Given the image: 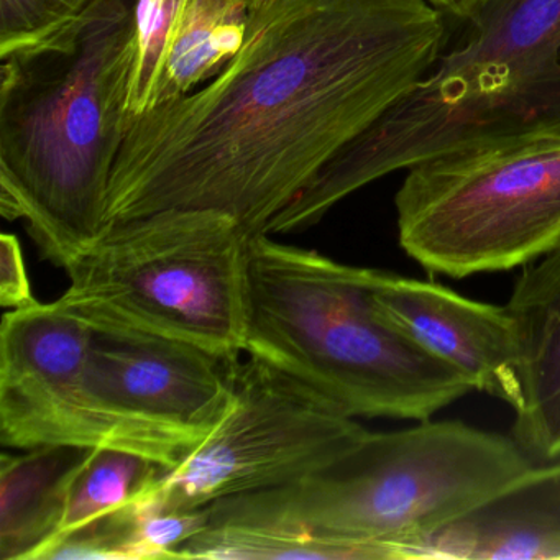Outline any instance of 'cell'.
Returning <instances> with one entry per match:
<instances>
[{"mask_svg":"<svg viewBox=\"0 0 560 560\" xmlns=\"http://www.w3.org/2000/svg\"><path fill=\"white\" fill-rule=\"evenodd\" d=\"M534 460L514 438L462 421L366 432L303 480L209 504L211 520L268 521L347 542L398 547L406 560Z\"/></svg>","mask_w":560,"mask_h":560,"instance_id":"4","label":"cell"},{"mask_svg":"<svg viewBox=\"0 0 560 560\" xmlns=\"http://www.w3.org/2000/svg\"><path fill=\"white\" fill-rule=\"evenodd\" d=\"M234 60L196 93L127 116L106 229L208 209L250 235L428 77L447 22L425 0H258ZM104 229V231H106Z\"/></svg>","mask_w":560,"mask_h":560,"instance_id":"1","label":"cell"},{"mask_svg":"<svg viewBox=\"0 0 560 560\" xmlns=\"http://www.w3.org/2000/svg\"><path fill=\"white\" fill-rule=\"evenodd\" d=\"M93 327L55 301L11 310L0 324V442L101 447L86 366Z\"/></svg>","mask_w":560,"mask_h":560,"instance_id":"10","label":"cell"},{"mask_svg":"<svg viewBox=\"0 0 560 560\" xmlns=\"http://www.w3.org/2000/svg\"><path fill=\"white\" fill-rule=\"evenodd\" d=\"M506 307L521 352L514 441L534 462L560 460V242L524 265Z\"/></svg>","mask_w":560,"mask_h":560,"instance_id":"14","label":"cell"},{"mask_svg":"<svg viewBox=\"0 0 560 560\" xmlns=\"http://www.w3.org/2000/svg\"><path fill=\"white\" fill-rule=\"evenodd\" d=\"M176 559L208 560H406L386 544L324 539L288 524L268 521L211 520L183 544Z\"/></svg>","mask_w":560,"mask_h":560,"instance_id":"17","label":"cell"},{"mask_svg":"<svg viewBox=\"0 0 560 560\" xmlns=\"http://www.w3.org/2000/svg\"><path fill=\"white\" fill-rule=\"evenodd\" d=\"M241 360L162 337L93 329L86 389L101 447L172 470L228 415Z\"/></svg>","mask_w":560,"mask_h":560,"instance_id":"8","label":"cell"},{"mask_svg":"<svg viewBox=\"0 0 560 560\" xmlns=\"http://www.w3.org/2000/svg\"><path fill=\"white\" fill-rule=\"evenodd\" d=\"M165 471V467L142 455L117 448H94L71 488L60 533L38 560L74 530L136 503Z\"/></svg>","mask_w":560,"mask_h":560,"instance_id":"18","label":"cell"},{"mask_svg":"<svg viewBox=\"0 0 560 560\" xmlns=\"http://www.w3.org/2000/svg\"><path fill=\"white\" fill-rule=\"evenodd\" d=\"M96 447L44 445L0 457V560H38L60 533L71 488Z\"/></svg>","mask_w":560,"mask_h":560,"instance_id":"15","label":"cell"},{"mask_svg":"<svg viewBox=\"0 0 560 560\" xmlns=\"http://www.w3.org/2000/svg\"><path fill=\"white\" fill-rule=\"evenodd\" d=\"M366 432L306 383L247 355L221 424L142 500L160 510H198L287 487L336 460Z\"/></svg>","mask_w":560,"mask_h":560,"instance_id":"7","label":"cell"},{"mask_svg":"<svg viewBox=\"0 0 560 560\" xmlns=\"http://www.w3.org/2000/svg\"><path fill=\"white\" fill-rule=\"evenodd\" d=\"M560 133V68L455 104L395 103L334 155L270 222L271 234L316 225L334 206L370 183L448 150L490 140Z\"/></svg>","mask_w":560,"mask_h":560,"instance_id":"9","label":"cell"},{"mask_svg":"<svg viewBox=\"0 0 560 560\" xmlns=\"http://www.w3.org/2000/svg\"><path fill=\"white\" fill-rule=\"evenodd\" d=\"M38 303L32 294L27 267L19 238L12 234L0 237V304L8 310H21Z\"/></svg>","mask_w":560,"mask_h":560,"instance_id":"21","label":"cell"},{"mask_svg":"<svg viewBox=\"0 0 560 560\" xmlns=\"http://www.w3.org/2000/svg\"><path fill=\"white\" fill-rule=\"evenodd\" d=\"M445 22L447 38L434 68L396 103H460L560 67V0H468Z\"/></svg>","mask_w":560,"mask_h":560,"instance_id":"12","label":"cell"},{"mask_svg":"<svg viewBox=\"0 0 560 560\" xmlns=\"http://www.w3.org/2000/svg\"><path fill=\"white\" fill-rule=\"evenodd\" d=\"M245 353L323 395L350 418L425 421L475 392L373 306L370 268L252 235Z\"/></svg>","mask_w":560,"mask_h":560,"instance_id":"3","label":"cell"},{"mask_svg":"<svg viewBox=\"0 0 560 560\" xmlns=\"http://www.w3.org/2000/svg\"><path fill=\"white\" fill-rule=\"evenodd\" d=\"M416 559H560V460L533 465L445 524Z\"/></svg>","mask_w":560,"mask_h":560,"instance_id":"13","label":"cell"},{"mask_svg":"<svg viewBox=\"0 0 560 560\" xmlns=\"http://www.w3.org/2000/svg\"><path fill=\"white\" fill-rule=\"evenodd\" d=\"M248 2H250V4H255V2H258V0H248Z\"/></svg>","mask_w":560,"mask_h":560,"instance_id":"23","label":"cell"},{"mask_svg":"<svg viewBox=\"0 0 560 560\" xmlns=\"http://www.w3.org/2000/svg\"><path fill=\"white\" fill-rule=\"evenodd\" d=\"M250 11L248 0H186L150 110L221 74L244 45Z\"/></svg>","mask_w":560,"mask_h":560,"instance_id":"16","label":"cell"},{"mask_svg":"<svg viewBox=\"0 0 560 560\" xmlns=\"http://www.w3.org/2000/svg\"><path fill=\"white\" fill-rule=\"evenodd\" d=\"M186 0H139L137 2V57L130 84L129 117L142 116L152 107L162 77L170 42Z\"/></svg>","mask_w":560,"mask_h":560,"instance_id":"19","label":"cell"},{"mask_svg":"<svg viewBox=\"0 0 560 560\" xmlns=\"http://www.w3.org/2000/svg\"><path fill=\"white\" fill-rule=\"evenodd\" d=\"M93 4L94 0H0V60L57 37Z\"/></svg>","mask_w":560,"mask_h":560,"instance_id":"20","label":"cell"},{"mask_svg":"<svg viewBox=\"0 0 560 560\" xmlns=\"http://www.w3.org/2000/svg\"><path fill=\"white\" fill-rule=\"evenodd\" d=\"M406 172L399 247L429 273L514 270L560 242V133L474 143Z\"/></svg>","mask_w":560,"mask_h":560,"instance_id":"6","label":"cell"},{"mask_svg":"<svg viewBox=\"0 0 560 560\" xmlns=\"http://www.w3.org/2000/svg\"><path fill=\"white\" fill-rule=\"evenodd\" d=\"M250 237L234 218L208 209L113 225L67 268L71 284L57 303L93 329L242 359Z\"/></svg>","mask_w":560,"mask_h":560,"instance_id":"5","label":"cell"},{"mask_svg":"<svg viewBox=\"0 0 560 560\" xmlns=\"http://www.w3.org/2000/svg\"><path fill=\"white\" fill-rule=\"evenodd\" d=\"M370 294L376 313L439 362L487 393L521 408V352L516 326L506 306L481 303L418 278L370 268Z\"/></svg>","mask_w":560,"mask_h":560,"instance_id":"11","label":"cell"},{"mask_svg":"<svg viewBox=\"0 0 560 560\" xmlns=\"http://www.w3.org/2000/svg\"><path fill=\"white\" fill-rule=\"evenodd\" d=\"M429 5L441 12L444 18H455L464 11L468 0H425Z\"/></svg>","mask_w":560,"mask_h":560,"instance_id":"22","label":"cell"},{"mask_svg":"<svg viewBox=\"0 0 560 560\" xmlns=\"http://www.w3.org/2000/svg\"><path fill=\"white\" fill-rule=\"evenodd\" d=\"M137 2L94 0L57 37L2 60L0 212L67 270L106 229L137 57Z\"/></svg>","mask_w":560,"mask_h":560,"instance_id":"2","label":"cell"}]
</instances>
